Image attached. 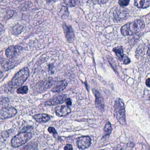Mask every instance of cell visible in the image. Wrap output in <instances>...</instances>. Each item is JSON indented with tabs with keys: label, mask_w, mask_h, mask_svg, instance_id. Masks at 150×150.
Segmentation results:
<instances>
[{
	"label": "cell",
	"mask_w": 150,
	"mask_h": 150,
	"mask_svg": "<svg viewBox=\"0 0 150 150\" xmlns=\"http://www.w3.org/2000/svg\"><path fill=\"white\" fill-rule=\"evenodd\" d=\"M144 27V23L143 21L136 20L124 25L121 28V33L124 36L131 35L139 32L143 30Z\"/></svg>",
	"instance_id": "6da1fadb"
},
{
	"label": "cell",
	"mask_w": 150,
	"mask_h": 150,
	"mask_svg": "<svg viewBox=\"0 0 150 150\" xmlns=\"http://www.w3.org/2000/svg\"><path fill=\"white\" fill-rule=\"evenodd\" d=\"M30 71L28 67H24L19 71L12 80L8 83L9 87L11 88H17L23 85L29 76Z\"/></svg>",
	"instance_id": "7a4b0ae2"
},
{
	"label": "cell",
	"mask_w": 150,
	"mask_h": 150,
	"mask_svg": "<svg viewBox=\"0 0 150 150\" xmlns=\"http://www.w3.org/2000/svg\"><path fill=\"white\" fill-rule=\"evenodd\" d=\"M115 113L117 121L121 124L124 125H126L125 108L122 100L118 98L116 100L114 105Z\"/></svg>",
	"instance_id": "3957f363"
},
{
	"label": "cell",
	"mask_w": 150,
	"mask_h": 150,
	"mask_svg": "<svg viewBox=\"0 0 150 150\" xmlns=\"http://www.w3.org/2000/svg\"><path fill=\"white\" fill-rule=\"evenodd\" d=\"M32 137L30 132H21L15 136L11 141L12 146L17 147L27 143Z\"/></svg>",
	"instance_id": "277c9868"
},
{
	"label": "cell",
	"mask_w": 150,
	"mask_h": 150,
	"mask_svg": "<svg viewBox=\"0 0 150 150\" xmlns=\"http://www.w3.org/2000/svg\"><path fill=\"white\" fill-rule=\"evenodd\" d=\"M113 16L115 21H124L127 19L129 16V10L125 8L116 7L113 10Z\"/></svg>",
	"instance_id": "5b68a950"
},
{
	"label": "cell",
	"mask_w": 150,
	"mask_h": 150,
	"mask_svg": "<svg viewBox=\"0 0 150 150\" xmlns=\"http://www.w3.org/2000/svg\"><path fill=\"white\" fill-rule=\"evenodd\" d=\"M55 82L56 81H54L52 78H49L39 81L36 84V86L41 91H45L51 87Z\"/></svg>",
	"instance_id": "8992f818"
},
{
	"label": "cell",
	"mask_w": 150,
	"mask_h": 150,
	"mask_svg": "<svg viewBox=\"0 0 150 150\" xmlns=\"http://www.w3.org/2000/svg\"><path fill=\"white\" fill-rule=\"evenodd\" d=\"M17 113L16 109L13 107L2 108L1 110V118L6 119L11 118L16 115Z\"/></svg>",
	"instance_id": "52a82bcc"
},
{
	"label": "cell",
	"mask_w": 150,
	"mask_h": 150,
	"mask_svg": "<svg viewBox=\"0 0 150 150\" xmlns=\"http://www.w3.org/2000/svg\"><path fill=\"white\" fill-rule=\"evenodd\" d=\"M77 140L78 147L81 150L86 149L91 145V139L89 136H81Z\"/></svg>",
	"instance_id": "ba28073f"
},
{
	"label": "cell",
	"mask_w": 150,
	"mask_h": 150,
	"mask_svg": "<svg viewBox=\"0 0 150 150\" xmlns=\"http://www.w3.org/2000/svg\"><path fill=\"white\" fill-rule=\"evenodd\" d=\"M23 50V47L19 45H16V46L12 45V46H9L6 50V56L9 58H13L14 57L18 56Z\"/></svg>",
	"instance_id": "9c48e42d"
},
{
	"label": "cell",
	"mask_w": 150,
	"mask_h": 150,
	"mask_svg": "<svg viewBox=\"0 0 150 150\" xmlns=\"http://www.w3.org/2000/svg\"><path fill=\"white\" fill-rule=\"evenodd\" d=\"M67 95L65 94L59 95L51 98L45 103V105L48 106H55L61 104L67 100Z\"/></svg>",
	"instance_id": "30bf717a"
},
{
	"label": "cell",
	"mask_w": 150,
	"mask_h": 150,
	"mask_svg": "<svg viewBox=\"0 0 150 150\" xmlns=\"http://www.w3.org/2000/svg\"><path fill=\"white\" fill-rule=\"evenodd\" d=\"M62 27L67 42L69 43L72 42L74 39V32L72 28L64 23H63Z\"/></svg>",
	"instance_id": "8fae6325"
},
{
	"label": "cell",
	"mask_w": 150,
	"mask_h": 150,
	"mask_svg": "<svg viewBox=\"0 0 150 150\" xmlns=\"http://www.w3.org/2000/svg\"><path fill=\"white\" fill-rule=\"evenodd\" d=\"M56 115L59 117H65L71 112V110L66 105H60L55 108Z\"/></svg>",
	"instance_id": "7c38bea8"
},
{
	"label": "cell",
	"mask_w": 150,
	"mask_h": 150,
	"mask_svg": "<svg viewBox=\"0 0 150 150\" xmlns=\"http://www.w3.org/2000/svg\"><path fill=\"white\" fill-rule=\"evenodd\" d=\"M94 93L96 96V106L98 108V109L101 111H103L104 110V103L100 93L96 90H94Z\"/></svg>",
	"instance_id": "4fadbf2b"
},
{
	"label": "cell",
	"mask_w": 150,
	"mask_h": 150,
	"mask_svg": "<svg viewBox=\"0 0 150 150\" xmlns=\"http://www.w3.org/2000/svg\"><path fill=\"white\" fill-rule=\"evenodd\" d=\"M55 86L52 88V91L54 93H59L64 91L67 86V83L66 81L55 82Z\"/></svg>",
	"instance_id": "5bb4252c"
},
{
	"label": "cell",
	"mask_w": 150,
	"mask_h": 150,
	"mask_svg": "<svg viewBox=\"0 0 150 150\" xmlns=\"http://www.w3.org/2000/svg\"><path fill=\"white\" fill-rule=\"evenodd\" d=\"M33 117L37 122L40 123L46 122L50 120V116L45 114H37L33 116Z\"/></svg>",
	"instance_id": "9a60e30c"
},
{
	"label": "cell",
	"mask_w": 150,
	"mask_h": 150,
	"mask_svg": "<svg viewBox=\"0 0 150 150\" xmlns=\"http://www.w3.org/2000/svg\"><path fill=\"white\" fill-rule=\"evenodd\" d=\"M134 5L138 8H145L150 6V0H136Z\"/></svg>",
	"instance_id": "2e32d148"
},
{
	"label": "cell",
	"mask_w": 150,
	"mask_h": 150,
	"mask_svg": "<svg viewBox=\"0 0 150 150\" xmlns=\"http://www.w3.org/2000/svg\"><path fill=\"white\" fill-rule=\"evenodd\" d=\"M17 64V62L16 61H13V60H8L6 62L3 61V63L1 64V65L3 69L6 71H8L14 67Z\"/></svg>",
	"instance_id": "e0dca14e"
},
{
	"label": "cell",
	"mask_w": 150,
	"mask_h": 150,
	"mask_svg": "<svg viewBox=\"0 0 150 150\" xmlns=\"http://www.w3.org/2000/svg\"><path fill=\"white\" fill-rule=\"evenodd\" d=\"M113 51L115 53L116 55L120 61L123 60L124 58V53L122 46L115 47L113 49Z\"/></svg>",
	"instance_id": "ac0fdd59"
},
{
	"label": "cell",
	"mask_w": 150,
	"mask_h": 150,
	"mask_svg": "<svg viewBox=\"0 0 150 150\" xmlns=\"http://www.w3.org/2000/svg\"><path fill=\"white\" fill-rule=\"evenodd\" d=\"M23 29V26L21 24H17L15 25L12 29V33L15 35H20Z\"/></svg>",
	"instance_id": "d6986e66"
},
{
	"label": "cell",
	"mask_w": 150,
	"mask_h": 150,
	"mask_svg": "<svg viewBox=\"0 0 150 150\" xmlns=\"http://www.w3.org/2000/svg\"><path fill=\"white\" fill-rule=\"evenodd\" d=\"M37 150V144L36 143L30 142L29 144L23 147L20 150Z\"/></svg>",
	"instance_id": "ffe728a7"
},
{
	"label": "cell",
	"mask_w": 150,
	"mask_h": 150,
	"mask_svg": "<svg viewBox=\"0 0 150 150\" xmlns=\"http://www.w3.org/2000/svg\"><path fill=\"white\" fill-rule=\"evenodd\" d=\"M112 131L111 125L109 122H108L105 125L104 128V136H109L110 135Z\"/></svg>",
	"instance_id": "44dd1931"
},
{
	"label": "cell",
	"mask_w": 150,
	"mask_h": 150,
	"mask_svg": "<svg viewBox=\"0 0 150 150\" xmlns=\"http://www.w3.org/2000/svg\"><path fill=\"white\" fill-rule=\"evenodd\" d=\"M69 11H68V8L67 7L62 6L61 10L60 11V14L63 18L68 17L69 16Z\"/></svg>",
	"instance_id": "7402d4cb"
},
{
	"label": "cell",
	"mask_w": 150,
	"mask_h": 150,
	"mask_svg": "<svg viewBox=\"0 0 150 150\" xmlns=\"http://www.w3.org/2000/svg\"><path fill=\"white\" fill-rule=\"evenodd\" d=\"M28 87L27 86H23L17 89V93L18 94H27L28 93Z\"/></svg>",
	"instance_id": "603a6c76"
},
{
	"label": "cell",
	"mask_w": 150,
	"mask_h": 150,
	"mask_svg": "<svg viewBox=\"0 0 150 150\" xmlns=\"http://www.w3.org/2000/svg\"><path fill=\"white\" fill-rule=\"evenodd\" d=\"M64 3L68 7H73L76 6V1H65Z\"/></svg>",
	"instance_id": "cb8c5ba5"
},
{
	"label": "cell",
	"mask_w": 150,
	"mask_h": 150,
	"mask_svg": "<svg viewBox=\"0 0 150 150\" xmlns=\"http://www.w3.org/2000/svg\"><path fill=\"white\" fill-rule=\"evenodd\" d=\"M130 1L129 0H124V1H118V3L119 5L122 7H125L128 6L129 3Z\"/></svg>",
	"instance_id": "d4e9b609"
},
{
	"label": "cell",
	"mask_w": 150,
	"mask_h": 150,
	"mask_svg": "<svg viewBox=\"0 0 150 150\" xmlns=\"http://www.w3.org/2000/svg\"><path fill=\"white\" fill-rule=\"evenodd\" d=\"M14 13V12L13 10H8L7 11V14L6 15V16H5V18L6 19H8L11 18L12 16H13Z\"/></svg>",
	"instance_id": "484cf974"
},
{
	"label": "cell",
	"mask_w": 150,
	"mask_h": 150,
	"mask_svg": "<svg viewBox=\"0 0 150 150\" xmlns=\"http://www.w3.org/2000/svg\"><path fill=\"white\" fill-rule=\"evenodd\" d=\"M9 103V100L8 98H4L1 101V106L3 105V108H7L6 106H8Z\"/></svg>",
	"instance_id": "4316f807"
},
{
	"label": "cell",
	"mask_w": 150,
	"mask_h": 150,
	"mask_svg": "<svg viewBox=\"0 0 150 150\" xmlns=\"http://www.w3.org/2000/svg\"><path fill=\"white\" fill-rule=\"evenodd\" d=\"M48 131L50 133L53 134L54 137L57 135V131L55 129V128H53V127H49V129H48Z\"/></svg>",
	"instance_id": "83f0119b"
},
{
	"label": "cell",
	"mask_w": 150,
	"mask_h": 150,
	"mask_svg": "<svg viewBox=\"0 0 150 150\" xmlns=\"http://www.w3.org/2000/svg\"><path fill=\"white\" fill-rule=\"evenodd\" d=\"M53 65L52 64H50L49 65V73L50 74H53L54 71H53Z\"/></svg>",
	"instance_id": "f1b7e54d"
},
{
	"label": "cell",
	"mask_w": 150,
	"mask_h": 150,
	"mask_svg": "<svg viewBox=\"0 0 150 150\" xmlns=\"http://www.w3.org/2000/svg\"><path fill=\"white\" fill-rule=\"evenodd\" d=\"M123 63L125 64H129L130 63V60L129 58L127 57H124L123 59Z\"/></svg>",
	"instance_id": "f546056e"
},
{
	"label": "cell",
	"mask_w": 150,
	"mask_h": 150,
	"mask_svg": "<svg viewBox=\"0 0 150 150\" xmlns=\"http://www.w3.org/2000/svg\"><path fill=\"white\" fill-rule=\"evenodd\" d=\"M73 148L72 146V145L70 144H67L64 148V150H73Z\"/></svg>",
	"instance_id": "4dcf8cb0"
},
{
	"label": "cell",
	"mask_w": 150,
	"mask_h": 150,
	"mask_svg": "<svg viewBox=\"0 0 150 150\" xmlns=\"http://www.w3.org/2000/svg\"><path fill=\"white\" fill-rule=\"evenodd\" d=\"M66 103L67 106H71L72 105L71 100L70 98H67L66 100Z\"/></svg>",
	"instance_id": "1f68e13d"
},
{
	"label": "cell",
	"mask_w": 150,
	"mask_h": 150,
	"mask_svg": "<svg viewBox=\"0 0 150 150\" xmlns=\"http://www.w3.org/2000/svg\"><path fill=\"white\" fill-rule=\"evenodd\" d=\"M146 85L148 87L150 88V78L147 79L146 81Z\"/></svg>",
	"instance_id": "d6a6232c"
},
{
	"label": "cell",
	"mask_w": 150,
	"mask_h": 150,
	"mask_svg": "<svg viewBox=\"0 0 150 150\" xmlns=\"http://www.w3.org/2000/svg\"><path fill=\"white\" fill-rule=\"evenodd\" d=\"M108 1H93V2H96V3H100V4H105V3H107Z\"/></svg>",
	"instance_id": "836d02e7"
},
{
	"label": "cell",
	"mask_w": 150,
	"mask_h": 150,
	"mask_svg": "<svg viewBox=\"0 0 150 150\" xmlns=\"http://www.w3.org/2000/svg\"><path fill=\"white\" fill-rule=\"evenodd\" d=\"M147 54L148 56H150V44L149 45V46H148V50L147 52Z\"/></svg>",
	"instance_id": "e575fe53"
},
{
	"label": "cell",
	"mask_w": 150,
	"mask_h": 150,
	"mask_svg": "<svg viewBox=\"0 0 150 150\" xmlns=\"http://www.w3.org/2000/svg\"></svg>",
	"instance_id": "d590c367"
}]
</instances>
